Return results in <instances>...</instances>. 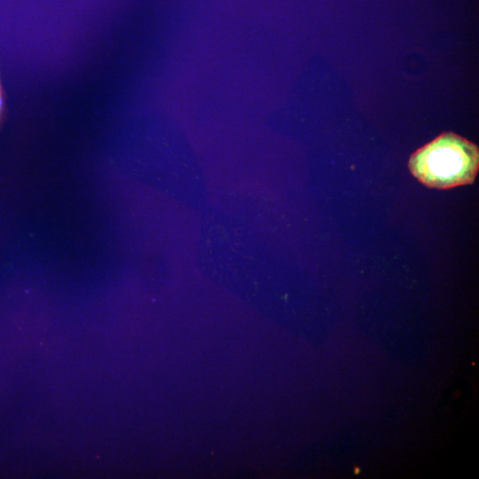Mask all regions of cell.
Returning a JSON list of instances; mask_svg holds the SVG:
<instances>
[{"label":"cell","instance_id":"6da1fadb","mask_svg":"<svg viewBox=\"0 0 479 479\" xmlns=\"http://www.w3.org/2000/svg\"><path fill=\"white\" fill-rule=\"evenodd\" d=\"M408 167L414 177L429 188L471 185L479 169V149L465 137L445 132L416 150Z\"/></svg>","mask_w":479,"mask_h":479},{"label":"cell","instance_id":"7a4b0ae2","mask_svg":"<svg viewBox=\"0 0 479 479\" xmlns=\"http://www.w3.org/2000/svg\"><path fill=\"white\" fill-rule=\"evenodd\" d=\"M4 113V92H3V89L0 83V123L3 120Z\"/></svg>","mask_w":479,"mask_h":479}]
</instances>
